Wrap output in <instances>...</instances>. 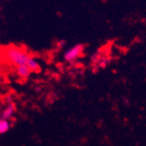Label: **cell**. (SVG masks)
Masks as SVG:
<instances>
[{"label":"cell","instance_id":"3","mask_svg":"<svg viewBox=\"0 0 146 146\" xmlns=\"http://www.w3.org/2000/svg\"><path fill=\"white\" fill-rule=\"evenodd\" d=\"M111 61L110 57L106 55L101 51H96L90 57V63L98 68H105L110 65Z\"/></svg>","mask_w":146,"mask_h":146},{"label":"cell","instance_id":"5","mask_svg":"<svg viewBox=\"0 0 146 146\" xmlns=\"http://www.w3.org/2000/svg\"><path fill=\"white\" fill-rule=\"evenodd\" d=\"M15 71H16L17 75L21 79L29 78L31 76V74H33L32 70L29 68V67L27 65L17 66V67H15Z\"/></svg>","mask_w":146,"mask_h":146},{"label":"cell","instance_id":"4","mask_svg":"<svg viewBox=\"0 0 146 146\" xmlns=\"http://www.w3.org/2000/svg\"><path fill=\"white\" fill-rule=\"evenodd\" d=\"M16 104L14 102H11L9 103H6V107L0 113V118L1 119H6V120H11L13 118L15 113H16Z\"/></svg>","mask_w":146,"mask_h":146},{"label":"cell","instance_id":"7","mask_svg":"<svg viewBox=\"0 0 146 146\" xmlns=\"http://www.w3.org/2000/svg\"></svg>","mask_w":146,"mask_h":146},{"label":"cell","instance_id":"6","mask_svg":"<svg viewBox=\"0 0 146 146\" xmlns=\"http://www.w3.org/2000/svg\"><path fill=\"white\" fill-rule=\"evenodd\" d=\"M11 122L10 120L0 118V135H4L11 129Z\"/></svg>","mask_w":146,"mask_h":146},{"label":"cell","instance_id":"2","mask_svg":"<svg viewBox=\"0 0 146 146\" xmlns=\"http://www.w3.org/2000/svg\"><path fill=\"white\" fill-rule=\"evenodd\" d=\"M84 52V46L82 44H76L66 50L64 54H63V59L66 62L68 63H73L79 60L83 54Z\"/></svg>","mask_w":146,"mask_h":146},{"label":"cell","instance_id":"1","mask_svg":"<svg viewBox=\"0 0 146 146\" xmlns=\"http://www.w3.org/2000/svg\"><path fill=\"white\" fill-rule=\"evenodd\" d=\"M5 59L14 67L20 65H27L32 72H38L40 69L38 60L31 55L25 49L18 46H9L3 51Z\"/></svg>","mask_w":146,"mask_h":146}]
</instances>
